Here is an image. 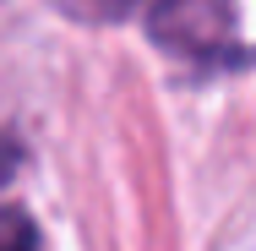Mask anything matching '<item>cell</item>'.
<instances>
[{"mask_svg": "<svg viewBox=\"0 0 256 251\" xmlns=\"http://www.w3.org/2000/svg\"><path fill=\"white\" fill-rule=\"evenodd\" d=\"M50 6L88 28H142L153 50L202 77L256 66V44L240 28V0H50Z\"/></svg>", "mask_w": 256, "mask_h": 251, "instance_id": "1", "label": "cell"}, {"mask_svg": "<svg viewBox=\"0 0 256 251\" xmlns=\"http://www.w3.org/2000/svg\"><path fill=\"white\" fill-rule=\"evenodd\" d=\"M0 251H38V224L22 207H0Z\"/></svg>", "mask_w": 256, "mask_h": 251, "instance_id": "2", "label": "cell"}, {"mask_svg": "<svg viewBox=\"0 0 256 251\" xmlns=\"http://www.w3.org/2000/svg\"><path fill=\"white\" fill-rule=\"evenodd\" d=\"M22 164H28V148H22L11 131H0V186H6V180H11Z\"/></svg>", "mask_w": 256, "mask_h": 251, "instance_id": "3", "label": "cell"}]
</instances>
